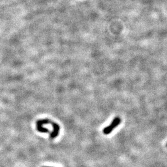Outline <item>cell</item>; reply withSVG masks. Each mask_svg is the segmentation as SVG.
I'll return each instance as SVG.
<instances>
[{
  "label": "cell",
  "mask_w": 167,
  "mask_h": 167,
  "mask_svg": "<svg viewBox=\"0 0 167 167\" xmlns=\"http://www.w3.org/2000/svg\"><path fill=\"white\" fill-rule=\"evenodd\" d=\"M121 123V119L119 116L115 117V119L113 120V121L111 122V123L110 124L109 126H108L107 127H105L103 130V134L105 135H108L109 134H110L115 129L117 126H119V124Z\"/></svg>",
  "instance_id": "1"
},
{
  "label": "cell",
  "mask_w": 167,
  "mask_h": 167,
  "mask_svg": "<svg viewBox=\"0 0 167 167\" xmlns=\"http://www.w3.org/2000/svg\"><path fill=\"white\" fill-rule=\"evenodd\" d=\"M166 147H167V144H166Z\"/></svg>",
  "instance_id": "3"
},
{
  "label": "cell",
  "mask_w": 167,
  "mask_h": 167,
  "mask_svg": "<svg viewBox=\"0 0 167 167\" xmlns=\"http://www.w3.org/2000/svg\"><path fill=\"white\" fill-rule=\"evenodd\" d=\"M43 167H51V166H43Z\"/></svg>",
  "instance_id": "2"
}]
</instances>
